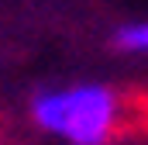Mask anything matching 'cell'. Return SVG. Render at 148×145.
I'll use <instances>...</instances> for the list:
<instances>
[{"instance_id":"cell-1","label":"cell","mask_w":148,"mask_h":145,"mask_svg":"<svg viewBox=\"0 0 148 145\" xmlns=\"http://www.w3.org/2000/svg\"><path fill=\"white\" fill-rule=\"evenodd\" d=\"M31 121L66 145H107L121 121V97L103 83H66L31 97Z\"/></svg>"},{"instance_id":"cell-2","label":"cell","mask_w":148,"mask_h":145,"mask_svg":"<svg viewBox=\"0 0 148 145\" xmlns=\"http://www.w3.org/2000/svg\"><path fill=\"white\" fill-rule=\"evenodd\" d=\"M114 48L127 55H148V21H127L114 31Z\"/></svg>"}]
</instances>
